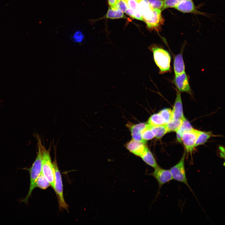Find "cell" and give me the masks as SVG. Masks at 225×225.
I'll list each match as a JSON object with an SVG mask.
<instances>
[{
    "mask_svg": "<svg viewBox=\"0 0 225 225\" xmlns=\"http://www.w3.org/2000/svg\"><path fill=\"white\" fill-rule=\"evenodd\" d=\"M38 151L36 158L30 168H26L30 173V182L29 190L27 196L22 201L27 203L34 189L36 188L37 180L42 172V151L41 139L38 135L37 136Z\"/></svg>",
    "mask_w": 225,
    "mask_h": 225,
    "instance_id": "cell-1",
    "label": "cell"
},
{
    "mask_svg": "<svg viewBox=\"0 0 225 225\" xmlns=\"http://www.w3.org/2000/svg\"><path fill=\"white\" fill-rule=\"evenodd\" d=\"M153 53L154 61L160 74L171 71V56L169 52L160 45L153 43L148 47Z\"/></svg>",
    "mask_w": 225,
    "mask_h": 225,
    "instance_id": "cell-2",
    "label": "cell"
},
{
    "mask_svg": "<svg viewBox=\"0 0 225 225\" xmlns=\"http://www.w3.org/2000/svg\"><path fill=\"white\" fill-rule=\"evenodd\" d=\"M51 148V144L48 149H47L42 144V173L53 189L55 172L53 165L50 156Z\"/></svg>",
    "mask_w": 225,
    "mask_h": 225,
    "instance_id": "cell-3",
    "label": "cell"
},
{
    "mask_svg": "<svg viewBox=\"0 0 225 225\" xmlns=\"http://www.w3.org/2000/svg\"><path fill=\"white\" fill-rule=\"evenodd\" d=\"M54 149L55 157L53 164L54 170L55 178L53 189L57 196L59 208L65 209L67 210L68 206L65 201L64 198L62 177L57 162L56 147L55 146Z\"/></svg>",
    "mask_w": 225,
    "mask_h": 225,
    "instance_id": "cell-4",
    "label": "cell"
},
{
    "mask_svg": "<svg viewBox=\"0 0 225 225\" xmlns=\"http://www.w3.org/2000/svg\"><path fill=\"white\" fill-rule=\"evenodd\" d=\"M186 153V151L184 152L178 162L172 167L169 170L173 180L184 184L188 186L192 192L188 183L186 177L185 167V161Z\"/></svg>",
    "mask_w": 225,
    "mask_h": 225,
    "instance_id": "cell-5",
    "label": "cell"
},
{
    "mask_svg": "<svg viewBox=\"0 0 225 225\" xmlns=\"http://www.w3.org/2000/svg\"><path fill=\"white\" fill-rule=\"evenodd\" d=\"M200 130L192 129L184 132L182 135L181 141L184 146L186 151L192 155L195 147L196 141Z\"/></svg>",
    "mask_w": 225,
    "mask_h": 225,
    "instance_id": "cell-6",
    "label": "cell"
},
{
    "mask_svg": "<svg viewBox=\"0 0 225 225\" xmlns=\"http://www.w3.org/2000/svg\"><path fill=\"white\" fill-rule=\"evenodd\" d=\"M148 174L154 178L157 181L159 186L158 192L164 184L173 180L170 170L163 169L160 166L154 168V171Z\"/></svg>",
    "mask_w": 225,
    "mask_h": 225,
    "instance_id": "cell-7",
    "label": "cell"
},
{
    "mask_svg": "<svg viewBox=\"0 0 225 225\" xmlns=\"http://www.w3.org/2000/svg\"><path fill=\"white\" fill-rule=\"evenodd\" d=\"M162 11L160 9H153L152 17L150 19L144 22L148 29L158 32L160 31L161 27L164 22L162 14Z\"/></svg>",
    "mask_w": 225,
    "mask_h": 225,
    "instance_id": "cell-8",
    "label": "cell"
},
{
    "mask_svg": "<svg viewBox=\"0 0 225 225\" xmlns=\"http://www.w3.org/2000/svg\"><path fill=\"white\" fill-rule=\"evenodd\" d=\"M173 82L177 90L180 92H186L191 95L192 92L190 86L188 78L185 72L175 75Z\"/></svg>",
    "mask_w": 225,
    "mask_h": 225,
    "instance_id": "cell-9",
    "label": "cell"
},
{
    "mask_svg": "<svg viewBox=\"0 0 225 225\" xmlns=\"http://www.w3.org/2000/svg\"><path fill=\"white\" fill-rule=\"evenodd\" d=\"M128 150L134 155L140 157L147 150L148 148L145 143L132 139L125 145Z\"/></svg>",
    "mask_w": 225,
    "mask_h": 225,
    "instance_id": "cell-10",
    "label": "cell"
},
{
    "mask_svg": "<svg viewBox=\"0 0 225 225\" xmlns=\"http://www.w3.org/2000/svg\"><path fill=\"white\" fill-rule=\"evenodd\" d=\"M176 96L171 112V119H183L184 116L181 94L176 89Z\"/></svg>",
    "mask_w": 225,
    "mask_h": 225,
    "instance_id": "cell-11",
    "label": "cell"
},
{
    "mask_svg": "<svg viewBox=\"0 0 225 225\" xmlns=\"http://www.w3.org/2000/svg\"><path fill=\"white\" fill-rule=\"evenodd\" d=\"M147 123L141 122L136 124H128L127 127L130 131L132 139L133 140L146 143L142 139L141 132L145 127Z\"/></svg>",
    "mask_w": 225,
    "mask_h": 225,
    "instance_id": "cell-12",
    "label": "cell"
},
{
    "mask_svg": "<svg viewBox=\"0 0 225 225\" xmlns=\"http://www.w3.org/2000/svg\"><path fill=\"white\" fill-rule=\"evenodd\" d=\"M138 3V10L143 17V21L150 19L153 15V9L148 0H141Z\"/></svg>",
    "mask_w": 225,
    "mask_h": 225,
    "instance_id": "cell-13",
    "label": "cell"
},
{
    "mask_svg": "<svg viewBox=\"0 0 225 225\" xmlns=\"http://www.w3.org/2000/svg\"><path fill=\"white\" fill-rule=\"evenodd\" d=\"M174 8L184 13H198L192 0H185Z\"/></svg>",
    "mask_w": 225,
    "mask_h": 225,
    "instance_id": "cell-14",
    "label": "cell"
},
{
    "mask_svg": "<svg viewBox=\"0 0 225 225\" xmlns=\"http://www.w3.org/2000/svg\"><path fill=\"white\" fill-rule=\"evenodd\" d=\"M185 67L182 52L174 56L173 59V70L175 75L185 72Z\"/></svg>",
    "mask_w": 225,
    "mask_h": 225,
    "instance_id": "cell-15",
    "label": "cell"
},
{
    "mask_svg": "<svg viewBox=\"0 0 225 225\" xmlns=\"http://www.w3.org/2000/svg\"><path fill=\"white\" fill-rule=\"evenodd\" d=\"M140 157L146 164L154 169L160 166L152 153L148 148Z\"/></svg>",
    "mask_w": 225,
    "mask_h": 225,
    "instance_id": "cell-16",
    "label": "cell"
},
{
    "mask_svg": "<svg viewBox=\"0 0 225 225\" xmlns=\"http://www.w3.org/2000/svg\"><path fill=\"white\" fill-rule=\"evenodd\" d=\"M147 123L152 126H158L166 124L159 112L152 115L148 118Z\"/></svg>",
    "mask_w": 225,
    "mask_h": 225,
    "instance_id": "cell-17",
    "label": "cell"
},
{
    "mask_svg": "<svg viewBox=\"0 0 225 225\" xmlns=\"http://www.w3.org/2000/svg\"><path fill=\"white\" fill-rule=\"evenodd\" d=\"M193 128L190 122L185 118L183 120L180 128L176 132L177 141L181 142V138L182 134L185 132L192 130Z\"/></svg>",
    "mask_w": 225,
    "mask_h": 225,
    "instance_id": "cell-18",
    "label": "cell"
},
{
    "mask_svg": "<svg viewBox=\"0 0 225 225\" xmlns=\"http://www.w3.org/2000/svg\"><path fill=\"white\" fill-rule=\"evenodd\" d=\"M106 18L111 19H119L125 18L123 12L120 10L110 7L105 16Z\"/></svg>",
    "mask_w": 225,
    "mask_h": 225,
    "instance_id": "cell-19",
    "label": "cell"
},
{
    "mask_svg": "<svg viewBox=\"0 0 225 225\" xmlns=\"http://www.w3.org/2000/svg\"><path fill=\"white\" fill-rule=\"evenodd\" d=\"M212 136V134L210 131H200L196 141L195 147L204 144Z\"/></svg>",
    "mask_w": 225,
    "mask_h": 225,
    "instance_id": "cell-20",
    "label": "cell"
},
{
    "mask_svg": "<svg viewBox=\"0 0 225 225\" xmlns=\"http://www.w3.org/2000/svg\"><path fill=\"white\" fill-rule=\"evenodd\" d=\"M183 119H171L166 124L168 132H176L181 126Z\"/></svg>",
    "mask_w": 225,
    "mask_h": 225,
    "instance_id": "cell-21",
    "label": "cell"
},
{
    "mask_svg": "<svg viewBox=\"0 0 225 225\" xmlns=\"http://www.w3.org/2000/svg\"><path fill=\"white\" fill-rule=\"evenodd\" d=\"M142 139L145 142L155 137V134L152 129V126L147 123L145 128L141 132Z\"/></svg>",
    "mask_w": 225,
    "mask_h": 225,
    "instance_id": "cell-22",
    "label": "cell"
},
{
    "mask_svg": "<svg viewBox=\"0 0 225 225\" xmlns=\"http://www.w3.org/2000/svg\"><path fill=\"white\" fill-rule=\"evenodd\" d=\"M152 128L155 137L158 139L161 138L168 132L166 124L158 126H152Z\"/></svg>",
    "mask_w": 225,
    "mask_h": 225,
    "instance_id": "cell-23",
    "label": "cell"
},
{
    "mask_svg": "<svg viewBox=\"0 0 225 225\" xmlns=\"http://www.w3.org/2000/svg\"><path fill=\"white\" fill-rule=\"evenodd\" d=\"M50 186V184L41 172L38 178L36 183V187L42 190H45Z\"/></svg>",
    "mask_w": 225,
    "mask_h": 225,
    "instance_id": "cell-24",
    "label": "cell"
},
{
    "mask_svg": "<svg viewBox=\"0 0 225 225\" xmlns=\"http://www.w3.org/2000/svg\"><path fill=\"white\" fill-rule=\"evenodd\" d=\"M150 6L152 9L163 10V0H148Z\"/></svg>",
    "mask_w": 225,
    "mask_h": 225,
    "instance_id": "cell-25",
    "label": "cell"
},
{
    "mask_svg": "<svg viewBox=\"0 0 225 225\" xmlns=\"http://www.w3.org/2000/svg\"><path fill=\"white\" fill-rule=\"evenodd\" d=\"M185 0H163V10L169 8H174L177 5Z\"/></svg>",
    "mask_w": 225,
    "mask_h": 225,
    "instance_id": "cell-26",
    "label": "cell"
},
{
    "mask_svg": "<svg viewBox=\"0 0 225 225\" xmlns=\"http://www.w3.org/2000/svg\"><path fill=\"white\" fill-rule=\"evenodd\" d=\"M172 110L169 108H164L159 112L167 123L171 119Z\"/></svg>",
    "mask_w": 225,
    "mask_h": 225,
    "instance_id": "cell-27",
    "label": "cell"
},
{
    "mask_svg": "<svg viewBox=\"0 0 225 225\" xmlns=\"http://www.w3.org/2000/svg\"><path fill=\"white\" fill-rule=\"evenodd\" d=\"M124 2L128 8L134 10H138V3L133 0H122Z\"/></svg>",
    "mask_w": 225,
    "mask_h": 225,
    "instance_id": "cell-28",
    "label": "cell"
},
{
    "mask_svg": "<svg viewBox=\"0 0 225 225\" xmlns=\"http://www.w3.org/2000/svg\"><path fill=\"white\" fill-rule=\"evenodd\" d=\"M112 8L118 9L123 12L128 8L125 2L122 0H121L115 6Z\"/></svg>",
    "mask_w": 225,
    "mask_h": 225,
    "instance_id": "cell-29",
    "label": "cell"
},
{
    "mask_svg": "<svg viewBox=\"0 0 225 225\" xmlns=\"http://www.w3.org/2000/svg\"><path fill=\"white\" fill-rule=\"evenodd\" d=\"M121 0H108V4L110 7L115 6Z\"/></svg>",
    "mask_w": 225,
    "mask_h": 225,
    "instance_id": "cell-30",
    "label": "cell"
},
{
    "mask_svg": "<svg viewBox=\"0 0 225 225\" xmlns=\"http://www.w3.org/2000/svg\"><path fill=\"white\" fill-rule=\"evenodd\" d=\"M137 3H138L141 0H133Z\"/></svg>",
    "mask_w": 225,
    "mask_h": 225,
    "instance_id": "cell-31",
    "label": "cell"
}]
</instances>
